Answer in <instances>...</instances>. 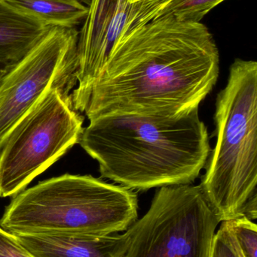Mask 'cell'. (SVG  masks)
<instances>
[{
	"instance_id": "9c48e42d",
	"label": "cell",
	"mask_w": 257,
	"mask_h": 257,
	"mask_svg": "<svg viewBox=\"0 0 257 257\" xmlns=\"http://www.w3.org/2000/svg\"><path fill=\"white\" fill-rule=\"evenodd\" d=\"M15 237L34 257H124L128 245L126 232L123 235H18Z\"/></svg>"
},
{
	"instance_id": "4fadbf2b",
	"label": "cell",
	"mask_w": 257,
	"mask_h": 257,
	"mask_svg": "<svg viewBox=\"0 0 257 257\" xmlns=\"http://www.w3.org/2000/svg\"><path fill=\"white\" fill-rule=\"evenodd\" d=\"M209 257H244L229 220L222 222L220 229L215 232Z\"/></svg>"
},
{
	"instance_id": "8992f818",
	"label": "cell",
	"mask_w": 257,
	"mask_h": 257,
	"mask_svg": "<svg viewBox=\"0 0 257 257\" xmlns=\"http://www.w3.org/2000/svg\"><path fill=\"white\" fill-rule=\"evenodd\" d=\"M220 223L200 186L158 187L147 212L126 230L124 257H209Z\"/></svg>"
},
{
	"instance_id": "ba28073f",
	"label": "cell",
	"mask_w": 257,
	"mask_h": 257,
	"mask_svg": "<svg viewBox=\"0 0 257 257\" xmlns=\"http://www.w3.org/2000/svg\"><path fill=\"white\" fill-rule=\"evenodd\" d=\"M116 0H90L89 12L78 33L77 87L71 93L74 108L78 112L94 83L99 78L116 41L111 33Z\"/></svg>"
},
{
	"instance_id": "5b68a950",
	"label": "cell",
	"mask_w": 257,
	"mask_h": 257,
	"mask_svg": "<svg viewBox=\"0 0 257 257\" xmlns=\"http://www.w3.org/2000/svg\"><path fill=\"white\" fill-rule=\"evenodd\" d=\"M72 90L47 92L9 133L0 149V198L24 191L79 143L84 118L74 108Z\"/></svg>"
},
{
	"instance_id": "52a82bcc",
	"label": "cell",
	"mask_w": 257,
	"mask_h": 257,
	"mask_svg": "<svg viewBox=\"0 0 257 257\" xmlns=\"http://www.w3.org/2000/svg\"><path fill=\"white\" fill-rule=\"evenodd\" d=\"M77 28L50 27L0 80V149L14 127L54 88L76 85Z\"/></svg>"
},
{
	"instance_id": "7c38bea8",
	"label": "cell",
	"mask_w": 257,
	"mask_h": 257,
	"mask_svg": "<svg viewBox=\"0 0 257 257\" xmlns=\"http://www.w3.org/2000/svg\"><path fill=\"white\" fill-rule=\"evenodd\" d=\"M223 1L225 0H172L159 11L154 19L173 17L178 21L200 23L206 15Z\"/></svg>"
},
{
	"instance_id": "7a4b0ae2",
	"label": "cell",
	"mask_w": 257,
	"mask_h": 257,
	"mask_svg": "<svg viewBox=\"0 0 257 257\" xmlns=\"http://www.w3.org/2000/svg\"><path fill=\"white\" fill-rule=\"evenodd\" d=\"M89 121L78 144L103 178L131 190L193 184L211 154L199 110L175 117L115 113Z\"/></svg>"
},
{
	"instance_id": "9a60e30c",
	"label": "cell",
	"mask_w": 257,
	"mask_h": 257,
	"mask_svg": "<svg viewBox=\"0 0 257 257\" xmlns=\"http://www.w3.org/2000/svg\"><path fill=\"white\" fill-rule=\"evenodd\" d=\"M0 257H34L15 238L0 226Z\"/></svg>"
},
{
	"instance_id": "e0dca14e",
	"label": "cell",
	"mask_w": 257,
	"mask_h": 257,
	"mask_svg": "<svg viewBox=\"0 0 257 257\" xmlns=\"http://www.w3.org/2000/svg\"><path fill=\"white\" fill-rule=\"evenodd\" d=\"M127 1L130 2V3H137V2L142 1V0H127Z\"/></svg>"
},
{
	"instance_id": "5bb4252c",
	"label": "cell",
	"mask_w": 257,
	"mask_h": 257,
	"mask_svg": "<svg viewBox=\"0 0 257 257\" xmlns=\"http://www.w3.org/2000/svg\"><path fill=\"white\" fill-rule=\"evenodd\" d=\"M244 257H257V226L245 217L229 220Z\"/></svg>"
},
{
	"instance_id": "277c9868",
	"label": "cell",
	"mask_w": 257,
	"mask_h": 257,
	"mask_svg": "<svg viewBox=\"0 0 257 257\" xmlns=\"http://www.w3.org/2000/svg\"><path fill=\"white\" fill-rule=\"evenodd\" d=\"M134 190L92 175L64 174L14 196L0 226L18 235H108L137 220Z\"/></svg>"
},
{
	"instance_id": "2e32d148",
	"label": "cell",
	"mask_w": 257,
	"mask_h": 257,
	"mask_svg": "<svg viewBox=\"0 0 257 257\" xmlns=\"http://www.w3.org/2000/svg\"><path fill=\"white\" fill-rule=\"evenodd\" d=\"M12 64H13V63H5L0 62V80H1L3 75L6 73V71L9 69V68L10 67Z\"/></svg>"
},
{
	"instance_id": "3957f363",
	"label": "cell",
	"mask_w": 257,
	"mask_h": 257,
	"mask_svg": "<svg viewBox=\"0 0 257 257\" xmlns=\"http://www.w3.org/2000/svg\"><path fill=\"white\" fill-rule=\"evenodd\" d=\"M217 142L201 190L220 222L257 218V63L235 59L214 115Z\"/></svg>"
},
{
	"instance_id": "6da1fadb",
	"label": "cell",
	"mask_w": 257,
	"mask_h": 257,
	"mask_svg": "<svg viewBox=\"0 0 257 257\" xmlns=\"http://www.w3.org/2000/svg\"><path fill=\"white\" fill-rule=\"evenodd\" d=\"M219 72L218 48L205 24L157 18L118 39L81 113L89 120L115 113L190 114Z\"/></svg>"
},
{
	"instance_id": "30bf717a",
	"label": "cell",
	"mask_w": 257,
	"mask_h": 257,
	"mask_svg": "<svg viewBox=\"0 0 257 257\" xmlns=\"http://www.w3.org/2000/svg\"><path fill=\"white\" fill-rule=\"evenodd\" d=\"M49 27L0 0V62L15 63L21 60Z\"/></svg>"
},
{
	"instance_id": "8fae6325",
	"label": "cell",
	"mask_w": 257,
	"mask_h": 257,
	"mask_svg": "<svg viewBox=\"0 0 257 257\" xmlns=\"http://www.w3.org/2000/svg\"><path fill=\"white\" fill-rule=\"evenodd\" d=\"M48 27L77 28L89 12L90 0H4Z\"/></svg>"
}]
</instances>
